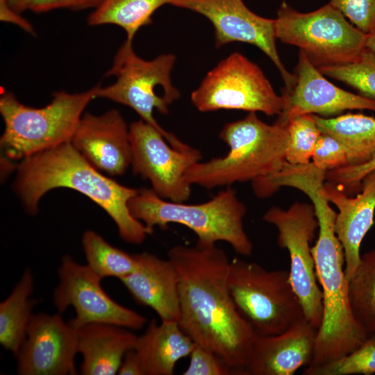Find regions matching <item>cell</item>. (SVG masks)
Here are the masks:
<instances>
[{
	"label": "cell",
	"instance_id": "cell-37",
	"mask_svg": "<svg viewBox=\"0 0 375 375\" xmlns=\"http://www.w3.org/2000/svg\"><path fill=\"white\" fill-rule=\"evenodd\" d=\"M117 374L119 375H144L134 349L125 354Z\"/></svg>",
	"mask_w": 375,
	"mask_h": 375
},
{
	"label": "cell",
	"instance_id": "cell-38",
	"mask_svg": "<svg viewBox=\"0 0 375 375\" xmlns=\"http://www.w3.org/2000/svg\"><path fill=\"white\" fill-rule=\"evenodd\" d=\"M9 6L13 8L17 12L21 13L26 10L29 0H3Z\"/></svg>",
	"mask_w": 375,
	"mask_h": 375
},
{
	"label": "cell",
	"instance_id": "cell-35",
	"mask_svg": "<svg viewBox=\"0 0 375 375\" xmlns=\"http://www.w3.org/2000/svg\"><path fill=\"white\" fill-rule=\"evenodd\" d=\"M103 0H29L27 10L36 13L46 12L57 9L73 10L88 8L95 9Z\"/></svg>",
	"mask_w": 375,
	"mask_h": 375
},
{
	"label": "cell",
	"instance_id": "cell-10",
	"mask_svg": "<svg viewBox=\"0 0 375 375\" xmlns=\"http://www.w3.org/2000/svg\"><path fill=\"white\" fill-rule=\"evenodd\" d=\"M191 101L201 112L241 110L279 115L284 109L261 69L244 55L235 52L208 72L191 94Z\"/></svg>",
	"mask_w": 375,
	"mask_h": 375
},
{
	"label": "cell",
	"instance_id": "cell-25",
	"mask_svg": "<svg viewBox=\"0 0 375 375\" xmlns=\"http://www.w3.org/2000/svg\"><path fill=\"white\" fill-rule=\"evenodd\" d=\"M169 0H103L89 15L90 26L116 25L124 30L126 39L133 41L138 31L151 23L154 12Z\"/></svg>",
	"mask_w": 375,
	"mask_h": 375
},
{
	"label": "cell",
	"instance_id": "cell-12",
	"mask_svg": "<svg viewBox=\"0 0 375 375\" xmlns=\"http://www.w3.org/2000/svg\"><path fill=\"white\" fill-rule=\"evenodd\" d=\"M58 272L59 283L53 290V303L60 313L74 308L76 316L69 322L76 329L90 323H104L140 330L147 324L143 315L110 297L101 285L102 279L87 265L65 255Z\"/></svg>",
	"mask_w": 375,
	"mask_h": 375
},
{
	"label": "cell",
	"instance_id": "cell-27",
	"mask_svg": "<svg viewBox=\"0 0 375 375\" xmlns=\"http://www.w3.org/2000/svg\"><path fill=\"white\" fill-rule=\"evenodd\" d=\"M82 245L87 265L101 279L115 277L120 280L135 268L136 254L112 246L94 231L83 233Z\"/></svg>",
	"mask_w": 375,
	"mask_h": 375
},
{
	"label": "cell",
	"instance_id": "cell-24",
	"mask_svg": "<svg viewBox=\"0 0 375 375\" xmlns=\"http://www.w3.org/2000/svg\"><path fill=\"white\" fill-rule=\"evenodd\" d=\"M34 277L25 269L10 294L0 303V344L16 357L26 337L38 299H31Z\"/></svg>",
	"mask_w": 375,
	"mask_h": 375
},
{
	"label": "cell",
	"instance_id": "cell-21",
	"mask_svg": "<svg viewBox=\"0 0 375 375\" xmlns=\"http://www.w3.org/2000/svg\"><path fill=\"white\" fill-rule=\"evenodd\" d=\"M138 336L128 328L90 323L77 329V351L83 357V375H115L125 354L135 348Z\"/></svg>",
	"mask_w": 375,
	"mask_h": 375
},
{
	"label": "cell",
	"instance_id": "cell-33",
	"mask_svg": "<svg viewBox=\"0 0 375 375\" xmlns=\"http://www.w3.org/2000/svg\"><path fill=\"white\" fill-rule=\"evenodd\" d=\"M312 159L316 167L326 172L348 165L347 151L342 143L334 137L323 133Z\"/></svg>",
	"mask_w": 375,
	"mask_h": 375
},
{
	"label": "cell",
	"instance_id": "cell-4",
	"mask_svg": "<svg viewBox=\"0 0 375 375\" xmlns=\"http://www.w3.org/2000/svg\"><path fill=\"white\" fill-rule=\"evenodd\" d=\"M128 206L131 215L152 232L155 226L178 224L192 231L197 242L223 241L238 254L252 253L253 244L243 225L247 208L230 186L210 200L197 204L171 201L160 197L152 189L141 188Z\"/></svg>",
	"mask_w": 375,
	"mask_h": 375
},
{
	"label": "cell",
	"instance_id": "cell-22",
	"mask_svg": "<svg viewBox=\"0 0 375 375\" xmlns=\"http://www.w3.org/2000/svg\"><path fill=\"white\" fill-rule=\"evenodd\" d=\"M196 343L175 321L153 319L138 336L135 351L144 375H172L177 362L189 357Z\"/></svg>",
	"mask_w": 375,
	"mask_h": 375
},
{
	"label": "cell",
	"instance_id": "cell-26",
	"mask_svg": "<svg viewBox=\"0 0 375 375\" xmlns=\"http://www.w3.org/2000/svg\"><path fill=\"white\" fill-rule=\"evenodd\" d=\"M348 295L355 320L367 338L375 337V249L361 255L348 280Z\"/></svg>",
	"mask_w": 375,
	"mask_h": 375
},
{
	"label": "cell",
	"instance_id": "cell-20",
	"mask_svg": "<svg viewBox=\"0 0 375 375\" xmlns=\"http://www.w3.org/2000/svg\"><path fill=\"white\" fill-rule=\"evenodd\" d=\"M136 258L135 269L119 281L138 303L151 308L161 321L178 322L180 283L174 265L149 252Z\"/></svg>",
	"mask_w": 375,
	"mask_h": 375
},
{
	"label": "cell",
	"instance_id": "cell-28",
	"mask_svg": "<svg viewBox=\"0 0 375 375\" xmlns=\"http://www.w3.org/2000/svg\"><path fill=\"white\" fill-rule=\"evenodd\" d=\"M325 76L344 83L375 99V53L366 47L351 62L318 68Z\"/></svg>",
	"mask_w": 375,
	"mask_h": 375
},
{
	"label": "cell",
	"instance_id": "cell-3",
	"mask_svg": "<svg viewBox=\"0 0 375 375\" xmlns=\"http://www.w3.org/2000/svg\"><path fill=\"white\" fill-rule=\"evenodd\" d=\"M219 138L229 147L223 157L197 162L185 174L191 185L206 189L253 181L281 170L289 142L288 124H268L250 112L244 118L226 124Z\"/></svg>",
	"mask_w": 375,
	"mask_h": 375
},
{
	"label": "cell",
	"instance_id": "cell-19",
	"mask_svg": "<svg viewBox=\"0 0 375 375\" xmlns=\"http://www.w3.org/2000/svg\"><path fill=\"white\" fill-rule=\"evenodd\" d=\"M324 192L329 202L338 210L335 232L343 247L344 272L349 280L360 262L362 242L374 222L375 169L362 178L360 190L354 197L327 181Z\"/></svg>",
	"mask_w": 375,
	"mask_h": 375
},
{
	"label": "cell",
	"instance_id": "cell-32",
	"mask_svg": "<svg viewBox=\"0 0 375 375\" xmlns=\"http://www.w3.org/2000/svg\"><path fill=\"white\" fill-rule=\"evenodd\" d=\"M183 375H231L232 368L214 351L196 344Z\"/></svg>",
	"mask_w": 375,
	"mask_h": 375
},
{
	"label": "cell",
	"instance_id": "cell-15",
	"mask_svg": "<svg viewBox=\"0 0 375 375\" xmlns=\"http://www.w3.org/2000/svg\"><path fill=\"white\" fill-rule=\"evenodd\" d=\"M77 329L60 312L33 314L17 358L20 375H75Z\"/></svg>",
	"mask_w": 375,
	"mask_h": 375
},
{
	"label": "cell",
	"instance_id": "cell-13",
	"mask_svg": "<svg viewBox=\"0 0 375 375\" xmlns=\"http://www.w3.org/2000/svg\"><path fill=\"white\" fill-rule=\"evenodd\" d=\"M133 173L149 181L160 197L185 202L191 186L185 178L187 170L201 161L200 151L193 147L178 150L172 147L155 128L142 119L129 126Z\"/></svg>",
	"mask_w": 375,
	"mask_h": 375
},
{
	"label": "cell",
	"instance_id": "cell-17",
	"mask_svg": "<svg viewBox=\"0 0 375 375\" xmlns=\"http://www.w3.org/2000/svg\"><path fill=\"white\" fill-rule=\"evenodd\" d=\"M73 147L96 169L123 174L131 163L129 126L117 110L83 115L71 140Z\"/></svg>",
	"mask_w": 375,
	"mask_h": 375
},
{
	"label": "cell",
	"instance_id": "cell-36",
	"mask_svg": "<svg viewBox=\"0 0 375 375\" xmlns=\"http://www.w3.org/2000/svg\"><path fill=\"white\" fill-rule=\"evenodd\" d=\"M0 19L1 22L17 25L31 35H35L31 24L3 0H0Z\"/></svg>",
	"mask_w": 375,
	"mask_h": 375
},
{
	"label": "cell",
	"instance_id": "cell-7",
	"mask_svg": "<svg viewBox=\"0 0 375 375\" xmlns=\"http://www.w3.org/2000/svg\"><path fill=\"white\" fill-rule=\"evenodd\" d=\"M176 58L172 53L161 54L146 60L139 57L133 48V41L126 40L117 51L106 76L115 81L106 87L99 86L96 98H103L132 108L141 119L157 129L174 149L187 150L191 147L181 141L172 133L164 129L153 117V110L167 114L173 103L158 90L174 101L179 91L172 82L171 74Z\"/></svg>",
	"mask_w": 375,
	"mask_h": 375
},
{
	"label": "cell",
	"instance_id": "cell-30",
	"mask_svg": "<svg viewBox=\"0 0 375 375\" xmlns=\"http://www.w3.org/2000/svg\"><path fill=\"white\" fill-rule=\"evenodd\" d=\"M375 373V337L369 338L356 350L334 361L306 367L304 375H370Z\"/></svg>",
	"mask_w": 375,
	"mask_h": 375
},
{
	"label": "cell",
	"instance_id": "cell-6",
	"mask_svg": "<svg viewBox=\"0 0 375 375\" xmlns=\"http://www.w3.org/2000/svg\"><path fill=\"white\" fill-rule=\"evenodd\" d=\"M99 85L81 92H53L49 104L33 108L19 102L10 92L0 98L4 130L1 148L10 160L33 154L71 142L82 113L96 98Z\"/></svg>",
	"mask_w": 375,
	"mask_h": 375
},
{
	"label": "cell",
	"instance_id": "cell-5",
	"mask_svg": "<svg viewBox=\"0 0 375 375\" xmlns=\"http://www.w3.org/2000/svg\"><path fill=\"white\" fill-rule=\"evenodd\" d=\"M311 250L322 294V321L317 332L314 356L308 366L316 367L350 353L367 337L351 309L344 250L333 224L319 226L318 238Z\"/></svg>",
	"mask_w": 375,
	"mask_h": 375
},
{
	"label": "cell",
	"instance_id": "cell-39",
	"mask_svg": "<svg viewBox=\"0 0 375 375\" xmlns=\"http://www.w3.org/2000/svg\"><path fill=\"white\" fill-rule=\"evenodd\" d=\"M365 47L375 53V32L366 35Z\"/></svg>",
	"mask_w": 375,
	"mask_h": 375
},
{
	"label": "cell",
	"instance_id": "cell-1",
	"mask_svg": "<svg viewBox=\"0 0 375 375\" xmlns=\"http://www.w3.org/2000/svg\"><path fill=\"white\" fill-rule=\"evenodd\" d=\"M167 258L179 276L181 328L197 344L242 375L255 334L238 311L228 285L230 260L216 243L175 245Z\"/></svg>",
	"mask_w": 375,
	"mask_h": 375
},
{
	"label": "cell",
	"instance_id": "cell-14",
	"mask_svg": "<svg viewBox=\"0 0 375 375\" xmlns=\"http://www.w3.org/2000/svg\"><path fill=\"white\" fill-rule=\"evenodd\" d=\"M169 3L206 17L214 27L217 48L240 42L260 49L279 71L285 89L291 87L293 74L285 69L276 49L275 19L256 15L242 0H169Z\"/></svg>",
	"mask_w": 375,
	"mask_h": 375
},
{
	"label": "cell",
	"instance_id": "cell-18",
	"mask_svg": "<svg viewBox=\"0 0 375 375\" xmlns=\"http://www.w3.org/2000/svg\"><path fill=\"white\" fill-rule=\"evenodd\" d=\"M317 328L304 317L284 332L255 335L242 375H293L312 362Z\"/></svg>",
	"mask_w": 375,
	"mask_h": 375
},
{
	"label": "cell",
	"instance_id": "cell-29",
	"mask_svg": "<svg viewBox=\"0 0 375 375\" xmlns=\"http://www.w3.org/2000/svg\"><path fill=\"white\" fill-rule=\"evenodd\" d=\"M289 142L285 158L293 165L310 162L318 140L322 135L312 114L301 115L288 122Z\"/></svg>",
	"mask_w": 375,
	"mask_h": 375
},
{
	"label": "cell",
	"instance_id": "cell-31",
	"mask_svg": "<svg viewBox=\"0 0 375 375\" xmlns=\"http://www.w3.org/2000/svg\"><path fill=\"white\" fill-rule=\"evenodd\" d=\"M329 3L365 34L375 32V0H330Z\"/></svg>",
	"mask_w": 375,
	"mask_h": 375
},
{
	"label": "cell",
	"instance_id": "cell-9",
	"mask_svg": "<svg viewBox=\"0 0 375 375\" xmlns=\"http://www.w3.org/2000/svg\"><path fill=\"white\" fill-rule=\"evenodd\" d=\"M275 31L277 40L299 47L317 68L351 62L365 48L367 35L330 3L301 12L283 2Z\"/></svg>",
	"mask_w": 375,
	"mask_h": 375
},
{
	"label": "cell",
	"instance_id": "cell-2",
	"mask_svg": "<svg viewBox=\"0 0 375 375\" xmlns=\"http://www.w3.org/2000/svg\"><path fill=\"white\" fill-rule=\"evenodd\" d=\"M56 188L75 190L98 204L115 223L119 237L129 244H140L153 233L128 208L129 200L139 189L102 174L71 142L33 154L17 166L14 188L29 213H36L42 197Z\"/></svg>",
	"mask_w": 375,
	"mask_h": 375
},
{
	"label": "cell",
	"instance_id": "cell-34",
	"mask_svg": "<svg viewBox=\"0 0 375 375\" xmlns=\"http://www.w3.org/2000/svg\"><path fill=\"white\" fill-rule=\"evenodd\" d=\"M375 169V156L368 162L357 165H347L327 171L326 181L331 183L349 196L357 194L360 190L362 178Z\"/></svg>",
	"mask_w": 375,
	"mask_h": 375
},
{
	"label": "cell",
	"instance_id": "cell-23",
	"mask_svg": "<svg viewBox=\"0 0 375 375\" xmlns=\"http://www.w3.org/2000/svg\"><path fill=\"white\" fill-rule=\"evenodd\" d=\"M322 133L330 135L344 146L348 165L365 163L375 156V118L347 113L326 118L312 114Z\"/></svg>",
	"mask_w": 375,
	"mask_h": 375
},
{
	"label": "cell",
	"instance_id": "cell-11",
	"mask_svg": "<svg viewBox=\"0 0 375 375\" xmlns=\"http://www.w3.org/2000/svg\"><path fill=\"white\" fill-rule=\"evenodd\" d=\"M263 220L278 231L277 244L290 258V277L304 317L318 329L322 317V294L317 284L310 243L319 223L312 203L295 202L287 210L269 208Z\"/></svg>",
	"mask_w": 375,
	"mask_h": 375
},
{
	"label": "cell",
	"instance_id": "cell-16",
	"mask_svg": "<svg viewBox=\"0 0 375 375\" xmlns=\"http://www.w3.org/2000/svg\"><path fill=\"white\" fill-rule=\"evenodd\" d=\"M283 96L284 109L277 120L285 124L301 115L327 116L356 109L375 112V99L338 88L301 51L292 85Z\"/></svg>",
	"mask_w": 375,
	"mask_h": 375
},
{
	"label": "cell",
	"instance_id": "cell-8",
	"mask_svg": "<svg viewBox=\"0 0 375 375\" xmlns=\"http://www.w3.org/2000/svg\"><path fill=\"white\" fill-rule=\"evenodd\" d=\"M228 285L238 311L256 335L281 333L304 317L289 271L269 270L235 257L230 260Z\"/></svg>",
	"mask_w": 375,
	"mask_h": 375
}]
</instances>
